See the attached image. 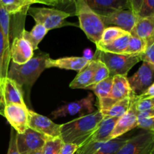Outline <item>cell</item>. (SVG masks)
I'll return each mask as SVG.
<instances>
[{"mask_svg":"<svg viewBox=\"0 0 154 154\" xmlns=\"http://www.w3.org/2000/svg\"><path fill=\"white\" fill-rule=\"evenodd\" d=\"M102 120L103 116L99 110L81 116L61 125L60 138L64 143L75 144L80 147L91 136Z\"/></svg>","mask_w":154,"mask_h":154,"instance_id":"1","label":"cell"},{"mask_svg":"<svg viewBox=\"0 0 154 154\" xmlns=\"http://www.w3.org/2000/svg\"><path fill=\"white\" fill-rule=\"evenodd\" d=\"M48 54H41L32 57L27 63L22 65L10 63L7 78L14 81L22 89L23 93L29 94L31 87L46 67V62L49 58Z\"/></svg>","mask_w":154,"mask_h":154,"instance_id":"2","label":"cell"},{"mask_svg":"<svg viewBox=\"0 0 154 154\" xmlns=\"http://www.w3.org/2000/svg\"><path fill=\"white\" fill-rule=\"evenodd\" d=\"M75 7V14L79 20L80 28L88 39L95 45L98 44L106 28L100 16L92 10L84 0H76Z\"/></svg>","mask_w":154,"mask_h":154,"instance_id":"3","label":"cell"},{"mask_svg":"<svg viewBox=\"0 0 154 154\" xmlns=\"http://www.w3.org/2000/svg\"><path fill=\"white\" fill-rule=\"evenodd\" d=\"M97 58L108 68L110 76L123 75L127 76L128 72L134 66L141 61L139 56L118 54L104 52L97 50Z\"/></svg>","mask_w":154,"mask_h":154,"instance_id":"4","label":"cell"},{"mask_svg":"<svg viewBox=\"0 0 154 154\" xmlns=\"http://www.w3.org/2000/svg\"><path fill=\"white\" fill-rule=\"evenodd\" d=\"M27 14L34 19L36 23L43 25L48 31L72 25V23L66 21L68 17L72 16V14L59 9L29 7Z\"/></svg>","mask_w":154,"mask_h":154,"instance_id":"5","label":"cell"},{"mask_svg":"<svg viewBox=\"0 0 154 154\" xmlns=\"http://www.w3.org/2000/svg\"><path fill=\"white\" fill-rule=\"evenodd\" d=\"M133 94L129 86L128 78L123 75L113 77V84L108 97L99 99V111H106L113 105L126 98L131 97Z\"/></svg>","mask_w":154,"mask_h":154,"instance_id":"6","label":"cell"},{"mask_svg":"<svg viewBox=\"0 0 154 154\" xmlns=\"http://www.w3.org/2000/svg\"><path fill=\"white\" fill-rule=\"evenodd\" d=\"M153 150L154 132L145 131L128 138L116 154H152Z\"/></svg>","mask_w":154,"mask_h":154,"instance_id":"7","label":"cell"},{"mask_svg":"<svg viewBox=\"0 0 154 154\" xmlns=\"http://www.w3.org/2000/svg\"><path fill=\"white\" fill-rule=\"evenodd\" d=\"M29 111L26 105L11 104L6 105L3 117L6 118L17 134H22L29 129Z\"/></svg>","mask_w":154,"mask_h":154,"instance_id":"8","label":"cell"},{"mask_svg":"<svg viewBox=\"0 0 154 154\" xmlns=\"http://www.w3.org/2000/svg\"><path fill=\"white\" fill-rule=\"evenodd\" d=\"M93 104L94 97L92 94H89L84 99L70 102L57 108L51 113V115L54 119L67 116H74L76 114H81V116L87 115L93 113L94 111Z\"/></svg>","mask_w":154,"mask_h":154,"instance_id":"9","label":"cell"},{"mask_svg":"<svg viewBox=\"0 0 154 154\" xmlns=\"http://www.w3.org/2000/svg\"><path fill=\"white\" fill-rule=\"evenodd\" d=\"M132 93L136 96L142 94L154 83V67L143 62L141 67L132 76L128 78Z\"/></svg>","mask_w":154,"mask_h":154,"instance_id":"10","label":"cell"},{"mask_svg":"<svg viewBox=\"0 0 154 154\" xmlns=\"http://www.w3.org/2000/svg\"><path fill=\"white\" fill-rule=\"evenodd\" d=\"M29 127L48 138H60L61 125L57 124L51 119L30 110L29 111Z\"/></svg>","mask_w":154,"mask_h":154,"instance_id":"11","label":"cell"},{"mask_svg":"<svg viewBox=\"0 0 154 154\" xmlns=\"http://www.w3.org/2000/svg\"><path fill=\"white\" fill-rule=\"evenodd\" d=\"M100 17L105 27L117 26L129 33L133 29L138 20V16L130 9L120 10L100 16Z\"/></svg>","mask_w":154,"mask_h":154,"instance_id":"12","label":"cell"},{"mask_svg":"<svg viewBox=\"0 0 154 154\" xmlns=\"http://www.w3.org/2000/svg\"><path fill=\"white\" fill-rule=\"evenodd\" d=\"M48 138L29 128L23 133H17V147L20 154L43 148Z\"/></svg>","mask_w":154,"mask_h":154,"instance_id":"13","label":"cell"},{"mask_svg":"<svg viewBox=\"0 0 154 154\" xmlns=\"http://www.w3.org/2000/svg\"><path fill=\"white\" fill-rule=\"evenodd\" d=\"M135 95L133 93L132 96L130 107L127 112L117 120L115 126L110 135V140L120 138L134 128L138 127V112L135 107Z\"/></svg>","mask_w":154,"mask_h":154,"instance_id":"14","label":"cell"},{"mask_svg":"<svg viewBox=\"0 0 154 154\" xmlns=\"http://www.w3.org/2000/svg\"><path fill=\"white\" fill-rule=\"evenodd\" d=\"M89 7L100 16L130 9L129 0H84Z\"/></svg>","mask_w":154,"mask_h":154,"instance_id":"15","label":"cell"},{"mask_svg":"<svg viewBox=\"0 0 154 154\" xmlns=\"http://www.w3.org/2000/svg\"><path fill=\"white\" fill-rule=\"evenodd\" d=\"M34 50L22 36L14 38L11 45V60L17 65H22L31 60Z\"/></svg>","mask_w":154,"mask_h":154,"instance_id":"16","label":"cell"},{"mask_svg":"<svg viewBox=\"0 0 154 154\" xmlns=\"http://www.w3.org/2000/svg\"><path fill=\"white\" fill-rule=\"evenodd\" d=\"M130 34L144 40L147 44V48L153 45L154 43V15L146 17H138Z\"/></svg>","mask_w":154,"mask_h":154,"instance_id":"17","label":"cell"},{"mask_svg":"<svg viewBox=\"0 0 154 154\" xmlns=\"http://www.w3.org/2000/svg\"><path fill=\"white\" fill-rule=\"evenodd\" d=\"M2 99L5 107L11 104L25 105L22 89L13 80L6 78L4 81Z\"/></svg>","mask_w":154,"mask_h":154,"instance_id":"18","label":"cell"},{"mask_svg":"<svg viewBox=\"0 0 154 154\" xmlns=\"http://www.w3.org/2000/svg\"><path fill=\"white\" fill-rule=\"evenodd\" d=\"M98 66V60L93 59L82 69L78 72L69 87L72 89H87L93 81L95 72Z\"/></svg>","mask_w":154,"mask_h":154,"instance_id":"19","label":"cell"},{"mask_svg":"<svg viewBox=\"0 0 154 154\" xmlns=\"http://www.w3.org/2000/svg\"><path fill=\"white\" fill-rule=\"evenodd\" d=\"M90 61V60H88L84 57H63L56 60H53L49 57L46 62V67L47 69L59 68L79 72Z\"/></svg>","mask_w":154,"mask_h":154,"instance_id":"20","label":"cell"},{"mask_svg":"<svg viewBox=\"0 0 154 154\" xmlns=\"http://www.w3.org/2000/svg\"><path fill=\"white\" fill-rule=\"evenodd\" d=\"M119 118L103 119L99 124V126L87 141L94 142H107L110 141V135L115 126Z\"/></svg>","mask_w":154,"mask_h":154,"instance_id":"21","label":"cell"},{"mask_svg":"<svg viewBox=\"0 0 154 154\" xmlns=\"http://www.w3.org/2000/svg\"><path fill=\"white\" fill-rule=\"evenodd\" d=\"M48 32V30L43 25L36 23L30 32L23 29L21 36L30 44L33 50H37L38 45L46 35Z\"/></svg>","mask_w":154,"mask_h":154,"instance_id":"22","label":"cell"},{"mask_svg":"<svg viewBox=\"0 0 154 154\" xmlns=\"http://www.w3.org/2000/svg\"><path fill=\"white\" fill-rule=\"evenodd\" d=\"M131 101H132V96L116 102L109 109L106 111H100L103 116V119L120 118L128 111L130 107Z\"/></svg>","mask_w":154,"mask_h":154,"instance_id":"23","label":"cell"},{"mask_svg":"<svg viewBox=\"0 0 154 154\" xmlns=\"http://www.w3.org/2000/svg\"><path fill=\"white\" fill-rule=\"evenodd\" d=\"M31 5L28 0H0V5L11 16L28 11Z\"/></svg>","mask_w":154,"mask_h":154,"instance_id":"24","label":"cell"},{"mask_svg":"<svg viewBox=\"0 0 154 154\" xmlns=\"http://www.w3.org/2000/svg\"><path fill=\"white\" fill-rule=\"evenodd\" d=\"M131 34L126 35L122 37L119 38L117 40L114 41L111 43L105 45H96L98 51H104V52L113 53V54H123L124 51H126L128 46L129 38H130Z\"/></svg>","mask_w":154,"mask_h":154,"instance_id":"25","label":"cell"},{"mask_svg":"<svg viewBox=\"0 0 154 154\" xmlns=\"http://www.w3.org/2000/svg\"><path fill=\"white\" fill-rule=\"evenodd\" d=\"M129 34V32L122 29L117 26H108L106 27L104 30L103 33L102 35L100 41L99 43L96 44V45H105L111 43L114 41L117 40L119 38L122 37L123 35Z\"/></svg>","mask_w":154,"mask_h":154,"instance_id":"26","label":"cell"},{"mask_svg":"<svg viewBox=\"0 0 154 154\" xmlns=\"http://www.w3.org/2000/svg\"><path fill=\"white\" fill-rule=\"evenodd\" d=\"M147 48V44L140 38L131 35L128 46L123 54L132 56H140Z\"/></svg>","mask_w":154,"mask_h":154,"instance_id":"27","label":"cell"},{"mask_svg":"<svg viewBox=\"0 0 154 154\" xmlns=\"http://www.w3.org/2000/svg\"><path fill=\"white\" fill-rule=\"evenodd\" d=\"M113 84V77H108L106 79L100 81L95 85L90 86L86 90H91L94 92L98 99H102L108 97L111 92Z\"/></svg>","mask_w":154,"mask_h":154,"instance_id":"28","label":"cell"},{"mask_svg":"<svg viewBox=\"0 0 154 154\" xmlns=\"http://www.w3.org/2000/svg\"><path fill=\"white\" fill-rule=\"evenodd\" d=\"M128 138H117L105 142L95 154H116L126 144Z\"/></svg>","mask_w":154,"mask_h":154,"instance_id":"29","label":"cell"},{"mask_svg":"<svg viewBox=\"0 0 154 154\" xmlns=\"http://www.w3.org/2000/svg\"><path fill=\"white\" fill-rule=\"evenodd\" d=\"M63 144L60 138H48L43 147V154H60Z\"/></svg>","mask_w":154,"mask_h":154,"instance_id":"30","label":"cell"},{"mask_svg":"<svg viewBox=\"0 0 154 154\" xmlns=\"http://www.w3.org/2000/svg\"><path fill=\"white\" fill-rule=\"evenodd\" d=\"M96 60V59H95ZM98 60V66L97 69H96V72H95L94 76H93V81H92L91 84L92 85H95V84H98L100 81H103V80L106 79L107 78L110 77V73L109 71H108V68L105 66V65L103 63L100 61V60Z\"/></svg>","mask_w":154,"mask_h":154,"instance_id":"31","label":"cell"},{"mask_svg":"<svg viewBox=\"0 0 154 154\" xmlns=\"http://www.w3.org/2000/svg\"><path fill=\"white\" fill-rule=\"evenodd\" d=\"M105 142L86 141L78 147L75 154H95Z\"/></svg>","mask_w":154,"mask_h":154,"instance_id":"32","label":"cell"},{"mask_svg":"<svg viewBox=\"0 0 154 154\" xmlns=\"http://www.w3.org/2000/svg\"><path fill=\"white\" fill-rule=\"evenodd\" d=\"M154 15V0H143L141 8L137 14L138 17H146Z\"/></svg>","mask_w":154,"mask_h":154,"instance_id":"33","label":"cell"},{"mask_svg":"<svg viewBox=\"0 0 154 154\" xmlns=\"http://www.w3.org/2000/svg\"><path fill=\"white\" fill-rule=\"evenodd\" d=\"M135 107H136V109L138 113L143 112V111L154 108V97L138 99L135 95Z\"/></svg>","mask_w":154,"mask_h":154,"instance_id":"34","label":"cell"},{"mask_svg":"<svg viewBox=\"0 0 154 154\" xmlns=\"http://www.w3.org/2000/svg\"><path fill=\"white\" fill-rule=\"evenodd\" d=\"M139 57L141 61L146 62L154 67V43L149 46Z\"/></svg>","mask_w":154,"mask_h":154,"instance_id":"35","label":"cell"},{"mask_svg":"<svg viewBox=\"0 0 154 154\" xmlns=\"http://www.w3.org/2000/svg\"><path fill=\"white\" fill-rule=\"evenodd\" d=\"M138 127L154 132V116L145 119H138Z\"/></svg>","mask_w":154,"mask_h":154,"instance_id":"36","label":"cell"},{"mask_svg":"<svg viewBox=\"0 0 154 154\" xmlns=\"http://www.w3.org/2000/svg\"><path fill=\"white\" fill-rule=\"evenodd\" d=\"M17 132L14 129L11 131L10 141H9L8 150L7 154H20L17 147Z\"/></svg>","mask_w":154,"mask_h":154,"instance_id":"37","label":"cell"},{"mask_svg":"<svg viewBox=\"0 0 154 154\" xmlns=\"http://www.w3.org/2000/svg\"><path fill=\"white\" fill-rule=\"evenodd\" d=\"M78 147H79V146L77 145V144L63 142L60 154H75Z\"/></svg>","mask_w":154,"mask_h":154,"instance_id":"38","label":"cell"},{"mask_svg":"<svg viewBox=\"0 0 154 154\" xmlns=\"http://www.w3.org/2000/svg\"><path fill=\"white\" fill-rule=\"evenodd\" d=\"M28 1H29L32 4L39 3V4L53 6V7L60 5L59 0H28Z\"/></svg>","mask_w":154,"mask_h":154,"instance_id":"39","label":"cell"},{"mask_svg":"<svg viewBox=\"0 0 154 154\" xmlns=\"http://www.w3.org/2000/svg\"><path fill=\"white\" fill-rule=\"evenodd\" d=\"M154 97V83L152 84L150 87L147 88V90L142 94L137 96V98L138 99H147V98H153Z\"/></svg>","mask_w":154,"mask_h":154,"instance_id":"40","label":"cell"},{"mask_svg":"<svg viewBox=\"0 0 154 154\" xmlns=\"http://www.w3.org/2000/svg\"><path fill=\"white\" fill-rule=\"evenodd\" d=\"M129 5H130V10L132 11L137 15L141 8L143 0H129Z\"/></svg>","mask_w":154,"mask_h":154,"instance_id":"41","label":"cell"},{"mask_svg":"<svg viewBox=\"0 0 154 154\" xmlns=\"http://www.w3.org/2000/svg\"><path fill=\"white\" fill-rule=\"evenodd\" d=\"M154 116V108H151V109L147 110L143 112L138 113V119H145L149 118V117H153Z\"/></svg>","mask_w":154,"mask_h":154,"instance_id":"42","label":"cell"},{"mask_svg":"<svg viewBox=\"0 0 154 154\" xmlns=\"http://www.w3.org/2000/svg\"><path fill=\"white\" fill-rule=\"evenodd\" d=\"M60 5H75L76 0H59Z\"/></svg>","mask_w":154,"mask_h":154,"instance_id":"43","label":"cell"},{"mask_svg":"<svg viewBox=\"0 0 154 154\" xmlns=\"http://www.w3.org/2000/svg\"><path fill=\"white\" fill-rule=\"evenodd\" d=\"M22 154H43V148L39 149V150H33V151L26 152V153H24Z\"/></svg>","mask_w":154,"mask_h":154,"instance_id":"44","label":"cell"},{"mask_svg":"<svg viewBox=\"0 0 154 154\" xmlns=\"http://www.w3.org/2000/svg\"><path fill=\"white\" fill-rule=\"evenodd\" d=\"M152 154H154V150L153 151V153H152Z\"/></svg>","mask_w":154,"mask_h":154,"instance_id":"45","label":"cell"}]
</instances>
